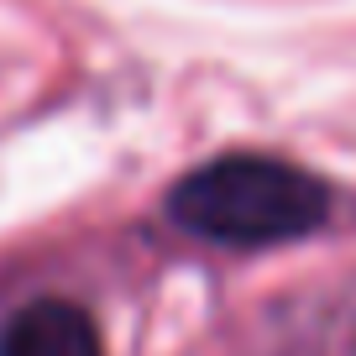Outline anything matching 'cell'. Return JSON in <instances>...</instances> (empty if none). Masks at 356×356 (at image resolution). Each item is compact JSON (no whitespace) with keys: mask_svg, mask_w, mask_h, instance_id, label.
I'll use <instances>...</instances> for the list:
<instances>
[{"mask_svg":"<svg viewBox=\"0 0 356 356\" xmlns=\"http://www.w3.org/2000/svg\"><path fill=\"white\" fill-rule=\"evenodd\" d=\"M0 356H105L100 330L79 304L68 299H37L16 309L0 330Z\"/></svg>","mask_w":356,"mask_h":356,"instance_id":"obj_2","label":"cell"},{"mask_svg":"<svg viewBox=\"0 0 356 356\" xmlns=\"http://www.w3.org/2000/svg\"><path fill=\"white\" fill-rule=\"evenodd\" d=\"M168 210L189 236H204V241L273 246L309 236L330 210V189L293 163L236 152L178 178Z\"/></svg>","mask_w":356,"mask_h":356,"instance_id":"obj_1","label":"cell"}]
</instances>
